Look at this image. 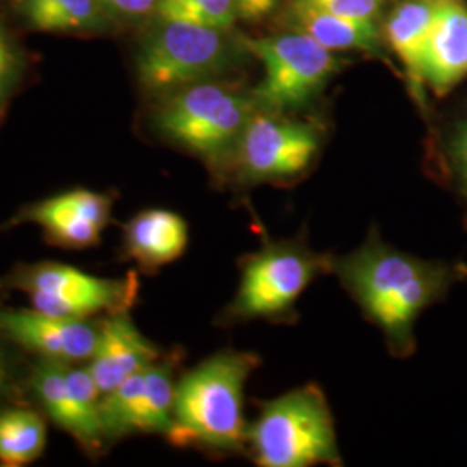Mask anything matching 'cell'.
Returning a JSON list of instances; mask_svg holds the SVG:
<instances>
[{
	"label": "cell",
	"mask_w": 467,
	"mask_h": 467,
	"mask_svg": "<svg viewBox=\"0 0 467 467\" xmlns=\"http://www.w3.org/2000/svg\"><path fill=\"white\" fill-rule=\"evenodd\" d=\"M331 272L364 316L383 331L389 351L401 358L416 350L414 329L420 314L467 277L466 265L395 250L376 229L360 248L333 258Z\"/></svg>",
	"instance_id": "6da1fadb"
},
{
	"label": "cell",
	"mask_w": 467,
	"mask_h": 467,
	"mask_svg": "<svg viewBox=\"0 0 467 467\" xmlns=\"http://www.w3.org/2000/svg\"><path fill=\"white\" fill-rule=\"evenodd\" d=\"M258 366L251 351L222 350L185 372L175 386L168 441L217 455L248 451L244 386Z\"/></svg>",
	"instance_id": "7a4b0ae2"
},
{
	"label": "cell",
	"mask_w": 467,
	"mask_h": 467,
	"mask_svg": "<svg viewBox=\"0 0 467 467\" xmlns=\"http://www.w3.org/2000/svg\"><path fill=\"white\" fill-rule=\"evenodd\" d=\"M256 109L251 96L208 80L170 92L154 123L168 140L200 156L213 173L227 175Z\"/></svg>",
	"instance_id": "3957f363"
},
{
	"label": "cell",
	"mask_w": 467,
	"mask_h": 467,
	"mask_svg": "<svg viewBox=\"0 0 467 467\" xmlns=\"http://www.w3.org/2000/svg\"><path fill=\"white\" fill-rule=\"evenodd\" d=\"M248 449L258 466H341L333 412L317 384L264 401L248 426Z\"/></svg>",
	"instance_id": "277c9868"
},
{
	"label": "cell",
	"mask_w": 467,
	"mask_h": 467,
	"mask_svg": "<svg viewBox=\"0 0 467 467\" xmlns=\"http://www.w3.org/2000/svg\"><path fill=\"white\" fill-rule=\"evenodd\" d=\"M331 267L333 256L320 254L301 239L267 241L243 262L241 283L222 320H293L303 291Z\"/></svg>",
	"instance_id": "5b68a950"
},
{
	"label": "cell",
	"mask_w": 467,
	"mask_h": 467,
	"mask_svg": "<svg viewBox=\"0 0 467 467\" xmlns=\"http://www.w3.org/2000/svg\"><path fill=\"white\" fill-rule=\"evenodd\" d=\"M231 61L223 30L184 21H161L137 56L140 85L170 94L187 85L208 82Z\"/></svg>",
	"instance_id": "8992f818"
},
{
	"label": "cell",
	"mask_w": 467,
	"mask_h": 467,
	"mask_svg": "<svg viewBox=\"0 0 467 467\" xmlns=\"http://www.w3.org/2000/svg\"><path fill=\"white\" fill-rule=\"evenodd\" d=\"M246 46L264 65L265 77L251 92L258 109L281 113L314 99L339 67L333 50L305 34L250 38Z\"/></svg>",
	"instance_id": "52a82bcc"
},
{
	"label": "cell",
	"mask_w": 467,
	"mask_h": 467,
	"mask_svg": "<svg viewBox=\"0 0 467 467\" xmlns=\"http://www.w3.org/2000/svg\"><path fill=\"white\" fill-rule=\"evenodd\" d=\"M7 284L25 291L35 310L56 317L88 318L100 312H125L134 306L139 295L135 274L108 279L57 262L19 268Z\"/></svg>",
	"instance_id": "ba28073f"
},
{
	"label": "cell",
	"mask_w": 467,
	"mask_h": 467,
	"mask_svg": "<svg viewBox=\"0 0 467 467\" xmlns=\"http://www.w3.org/2000/svg\"><path fill=\"white\" fill-rule=\"evenodd\" d=\"M320 134L310 123L256 109L235 150L239 184H291L314 165Z\"/></svg>",
	"instance_id": "9c48e42d"
},
{
	"label": "cell",
	"mask_w": 467,
	"mask_h": 467,
	"mask_svg": "<svg viewBox=\"0 0 467 467\" xmlns=\"http://www.w3.org/2000/svg\"><path fill=\"white\" fill-rule=\"evenodd\" d=\"M175 370L158 360L100 399V422L106 440L129 434H165L173 426Z\"/></svg>",
	"instance_id": "30bf717a"
},
{
	"label": "cell",
	"mask_w": 467,
	"mask_h": 467,
	"mask_svg": "<svg viewBox=\"0 0 467 467\" xmlns=\"http://www.w3.org/2000/svg\"><path fill=\"white\" fill-rule=\"evenodd\" d=\"M30 386L44 412L84 449H99L106 440L100 422L102 393L87 368L40 358Z\"/></svg>",
	"instance_id": "8fae6325"
},
{
	"label": "cell",
	"mask_w": 467,
	"mask_h": 467,
	"mask_svg": "<svg viewBox=\"0 0 467 467\" xmlns=\"http://www.w3.org/2000/svg\"><path fill=\"white\" fill-rule=\"evenodd\" d=\"M100 322L88 318L56 317L28 308H2L0 333L40 358L84 362L92 357Z\"/></svg>",
	"instance_id": "7c38bea8"
},
{
	"label": "cell",
	"mask_w": 467,
	"mask_h": 467,
	"mask_svg": "<svg viewBox=\"0 0 467 467\" xmlns=\"http://www.w3.org/2000/svg\"><path fill=\"white\" fill-rule=\"evenodd\" d=\"M113 210V200L88 189H73L23 210L17 222H30L46 233L52 244L85 250L100 241Z\"/></svg>",
	"instance_id": "4fadbf2b"
},
{
	"label": "cell",
	"mask_w": 467,
	"mask_h": 467,
	"mask_svg": "<svg viewBox=\"0 0 467 467\" xmlns=\"http://www.w3.org/2000/svg\"><path fill=\"white\" fill-rule=\"evenodd\" d=\"M160 358L161 350L139 331L129 310H125L109 314L100 322L98 345L87 360V368L100 393L106 395Z\"/></svg>",
	"instance_id": "5bb4252c"
},
{
	"label": "cell",
	"mask_w": 467,
	"mask_h": 467,
	"mask_svg": "<svg viewBox=\"0 0 467 467\" xmlns=\"http://www.w3.org/2000/svg\"><path fill=\"white\" fill-rule=\"evenodd\" d=\"M467 75V7L459 0H438L433 28L422 59V78L445 98Z\"/></svg>",
	"instance_id": "9a60e30c"
},
{
	"label": "cell",
	"mask_w": 467,
	"mask_h": 467,
	"mask_svg": "<svg viewBox=\"0 0 467 467\" xmlns=\"http://www.w3.org/2000/svg\"><path fill=\"white\" fill-rule=\"evenodd\" d=\"M187 243L189 229L184 218L163 208L144 210L123 227L127 256L148 272L179 260Z\"/></svg>",
	"instance_id": "2e32d148"
},
{
	"label": "cell",
	"mask_w": 467,
	"mask_h": 467,
	"mask_svg": "<svg viewBox=\"0 0 467 467\" xmlns=\"http://www.w3.org/2000/svg\"><path fill=\"white\" fill-rule=\"evenodd\" d=\"M438 0H405L386 21V36L405 67L412 96L424 104L422 59L436 17Z\"/></svg>",
	"instance_id": "e0dca14e"
},
{
	"label": "cell",
	"mask_w": 467,
	"mask_h": 467,
	"mask_svg": "<svg viewBox=\"0 0 467 467\" xmlns=\"http://www.w3.org/2000/svg\"><path fill=\"white\" fill-rule=\"evenodd\" d=\"M295 21L301 34L312 36L329 50H374L379 36L374 21L339 16L308 2L295 0Z\"/></svg>",
	"instance_id": "ac0fdd59"
},
{
	"label": "cell",
	"mask_w": 467,
	"mask_h": 467,
	"mask_svg": "<svg viewBox=\"0 0 467 467\" xmlns=\"http://www.w3.org/2000/svg\"><path fill=\"white\" fill-rule=\"evenodd\" d=\"M47 443L44 418L30 409L0 410V464L21 467L36 461Z\"/></svg>",
	"instance_id": "d6986e66"
},
{
	"label": "cell",
	"mask_w": 467,
	"mask_h": 467,
	"mask_svg": "<svg viewBox=\"0 0 467 467\" xmlns=\"http://www.w3.org/2000/svg\"><path fill=\"white\" fill-rule=\"evenodd\" d=\"M99 0H23V15L40 32H85L106 25Z\"/></svg>",
	"instance_id": "ffe728a7"
},
{
	"label": "cell",
	"mask_w": 467,
	"mask_h": 467,
	"mask_svg": "<svg viewBox=\"0 0 467 467\" xmlns=\"http://www.w3.org/2000/svg\"><path fill=\"white\" fill-rule=\"evenodd\" d=\"M156 15L161 21H184L227 30L237 16L235 0H158Z\"/></svg>",
	"instance_id": "44dd1931"
},
{
	"label": "cell",
	"mask_w": 467,
	"mask_h": 467,
	"mask_svg": "<svg viewBox=\"0 0 467 467\" xmlns=\"http://www.w3.org/2000/svg\"><path fill=\"white\" fill-rule=\"evenodd\" d=\"M449 160L451 177L457 189V196L467 208V119L461 121L451 135Z\"/></svg>",
	"instance_id": "7402d4cb"
},
{
	"label": "cell",
	"mask_w": 467,
	"mask_h": 467,
	"mask_svg": "<svg viewBox=\"0 0 467 467\" xmlns=\"http://www.w3.org/2000/svg\"><path fill=\"white\" fill-rule=\"evenodd\" d=\"M23 73V61L0 26V104L7 99Z\"/></svg>",
	"instance_id": "603a6c76"
},
{
	"label": "cell",
	"mask_w": 467,
	"mask_h": 467,
	"mask_svg": "<svg viewBox=\"0 0 467 467\" xmlns=\"http://www.w3.org/2000/svg\"><path fill=\"white\" fill-rule=\"evenodd\" d=\"M324 11H329L339 16L374 21L383 7L384 0H303Z\"/></svg>",
	"instance_id": "cb8c5ba5"
},
{
	"label": "cell",
	"mask_w": 467,
	"mask_h": 467,
	"mask_svg": "<svg viewBox=\"0 0 467 467\" xmlns=\"http://www.w3.org/2000/svg\"><path fill=\"white\" fill-rule=\"evenodd\" d=\"M158 0H99L100 5L108 13H117L121 16H146L156 9Z\"/></svg>",
	"instance_id": "d4e9b609"
},
{
	"label": "cell",
	"mask_w": 467,
	"mask_h": 467,
	"mask_svg": "<svg viewBox=\"0 0 467 467\" xmlns=\"http://www.w3.org/2000/svg\"><path fill=\"white\" fill-rule=\"evenodd\" d=\"M279 0H235L237 16L246 21H258L268 16Z\"/></svg>",
	"instance_id": "484cf974"
},
{
	"label": "cell",
	"mask_w": 467,
	"mask_h": 467,
	"mask_svg": "<svg viewBox=\"0 0 467 467\" xmlns=\"http://www.w3.org/2000/svg\"><path fill=\"white\" fill-rule=\"evenodd\" d=\"M11 379V370H9V360L5 357L4 350L0 348V399L4 397L5 389H7V384Z\"/></svg>",
	"instance_id": "4316f807"
}]
</instances>
